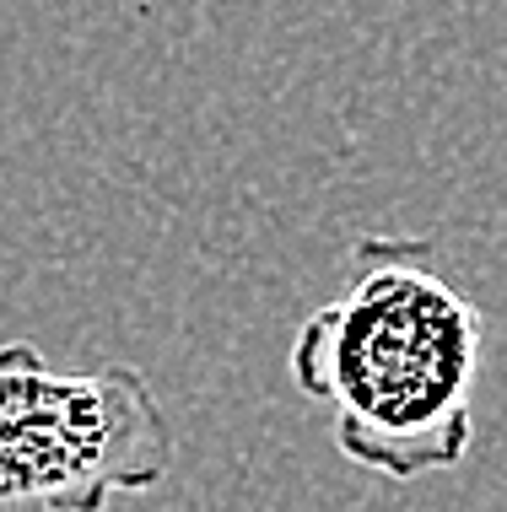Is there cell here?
Here are the masks:
<instances>
[{"label": "cell", "instance_id": "cell-1", "mask_svg": "<svg viewBox=\"0 0 507 512\" xmlns=\"http://www.w3.org/2000/svg\"><path fill=\"white\" fill-rule=\"evenodd\" d=\"M351 286L292 335L286 372L330 410L335 448L383 480L454 469L475 437L481 308L432 265L427 238H362Z\"/></svg>", "mask_w": 507, "mask_h": 512}, {"label": "cell", "instance_id": "cell-2", "mask_svg": "<svg viewBox=\"0 0 507 512\" xmlns=\"http://www.w3.org/2000/svg\"><path fill=\"white\" fill-rule=\"evenodd\" d=\"M173 469V432L141 367L54 372L0 345V512H108Z\"/></svg>", "mask_w": 507, "mask_h": 512}]
</instances>
